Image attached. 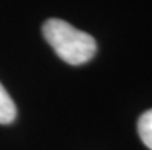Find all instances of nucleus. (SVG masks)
Instances as JSON below:
<instances>
[{"label":"nucleus","instance_id":"obj_1","mask_svg":"<svg viewBox=\"0 0 152 150\" xmlns=\"http://www.w3.org/2000/svg\"><path fill=\"white\" fill-rule=\"evenodd\" d=\"M42 34L56 54L68 64H85L97 52V43L91 34L74 28L61 19L46 20L42 26Z\"/></svg>","mask_w":152,"mask_h":150},{"label":"nucleus","instance_id":"obj_2","mask_svg":"<svg viewBox=\"0 0 152 150\" xmlns=\"http://www.w3.org/2000/svg\"><path fill=\"white\" fill-rule=\"evenodd\" d=\"M17 117V107L6 92L3 84L0 83V124H11Z\"/></svg>","mask_w":152,"mask_h":150},{"label":"nucleus","instance_id":"obj_3","mask_svg":"<svg viewBox=\"0 0 152 150\" xmlns=\"http://www.w3.org/2000/svg\"><path fill=\"white\" fill-rule=\"evenodd\" d=\"M137 130L143 144L149 150H152V109L141 113V117L138 118L137 122Z\"/></svg>","mask_w":152,"mask_h":150}]
</instances>
